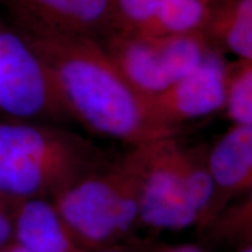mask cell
Listing matches in <instances>:
<instances>
[{"label":"cell","instance_id":"7c38bea8","mask_svg":"<svg viewBox=\"0 0 252 252\" xmlns=\"http://www.w3.org/2000/svg\"><path fill=\"white\" fill-rule=\"evenodd\" d=\"M206 245L243 249L252 244V187L198 231Z\"/></svg>","mask_w":252,"mask_h":252},{"label":"cell","instance_id":"277c9868","mask_svg":"<svg viewBox=\"0 0 252 252\" xmlns=\"http://www.w3.org/2000/svg\"><path fill=\"white\" fill-rule=\"evenodd\" d=\"M140 228L153 231L198 228L213 197L207 149L169 137L144 145Z\"/></svg>","mask_w":252,"mask_h":252},{"label":"cell","instance_id":"52a82bcc","mask_svg":"<svg viewBox=\"0 0 252 252\" xmlns=\"http://www.w3.org/2000/svg\"><path fill=\"white\" fill-rule=\"evenodd\" d=\"M229 63L213 47L194 69L161 93L149 97L156 121L178 132L185 123L198 121L224 110Z\"/></svg>","mask_w":252,"mask_h":252},{"label":"cell","instance_id":"ffe728a7","mask_svg":"<svg viewBox=\"0 0 252 252\" xmlns=\"http://www.w3.org/2000/svg\"><path fill=\"white\" fill-rule=\"evenodd\" d=\"M203 1L206 2L207 5H209L210 8H213V7H215V6L222 4V2H224L225 0H203Z\"/></svg>","mask_w":252,"mask_h":252},{"label":"cell","instance_id":"ac0fdd59","mask_svg":"<svg viewBox=\"0 0 252 252\" xmlns=\"http://www.w3.org/2000/svg\"><path fill=\"white\" fill-rule=\"evenodd\" d=\"M153 252H207L202 247L196 244H162L157 243Z\"/></svg>","mask_w":252,"mask_h":252},{"label":"cell","instance_id":"9c48e42d","mask_svg":"<svg viewBox=\"0 0 252 252\" xmlns=\"http://www.w3.org/2000/svg\"><path fill=\"white\" fill-rule=\"evenodd\" d=\"M213 197L197 231L252 187V125L232 124L207 149Z\"/></svg>","mask_w":252,"mask_h":252},{"label":"cell","instance_id":"e0dca14e","mask_svg":"<svg viewBox=\"0 0 252 252\" xmlns=\"http://www.w3.org/2000/svg\"><path fill=\"white\" fill-rule=\"evenodd\" d=\"M13 206L0 198V248L13 242Z\"/></svg>","mask_w":252,"mask_h":252},{"label":"cell","instance_id":"3957f363","mask_svg":"<svg viewBox=\"0 0 252 252\" xmlns=\"http://www.w3.org/2000/svg\"><path fill=\"white\" fill-rule=\"evenodd\" d=\"M144 145L130 147L108 165L69 186L53 203L84 251L122 243L140 228Z\"/></svg>","mask_w":252,"mask_h":252},{"label":"cell","instance_id":"44dd1931","mask_svg":"<svg viewBox=\"0 0 252 252\" xmlns=\"http://www.w3.org/2000/svg\"><path fill=\"white\" fill-rule=\"evenodd\" d=\"M239 252H252V244L250 245H247V247H244L243 249H241Z\"/></svg>","mask_w":252,"mask_h":252},{"label":"cell","instance_id":"7402d4cb","mask_svg":"<svg viewBox=\"0 0 252 252\" xmlns=\"http://www.w3.org/2000/svg\"><path fill=\"white\" fill-rule=\"evenodd\" d=\"M0 18H1V14H0Z\"/></svg>","mask_w":252,"mask_h":252},{"label":"cell","instance_id":"5bb4252c","mask_svg":"<svg viewBox=\"0 0 252 252\" xmlns=\"http://www.w3.org/2000/svg\"><path fill=\"white\" fill-rule=\"evenodd\" d=\"M232 124L252 125V62L229 63L224 110Z\"/></svg>","mask_w":252,"mask_h":252},{"label":"cell","instance_id":"4fadbf2b","mask_svg":"<svg viewBox=\"0 0 252 252\" xmlns=\"http://www.w3.org/2000/svg\"><path fill=\"white\" fill-rule=\"evenodd\" d=\"M210 13L203 0H158L156 35L204 33Z\"/></svg>","mask_w":252,"mask_h":252},{"label":"cell","instance_id":"5b68a950","mask_svg":"<svg viewBox=\"0 0 252 252\" xmlns=\"http://www.w3.org/2000/svg\"><path fill=\"white\" fill-rule=\"evenodd\" d=\"M99 42L130 86L147 98L184 77L214 47L204 33L137 35L116 32Z\"/></svg>","mask_w":252,"mask_h":252},{"label":"cell","instance_id":"9a60e30c","mask_svg":"<svg viewBox=\"0 0 252 252\" xmlns=\"http://www.w3.org/2000/svg\"><path fill=\"white\" fill-rule=\"evenodd\" d=\"M121 33L156 35L158 0H110Z\"/></svg>","mask_w":252,"mask_h":252},{"label":"cell","instance_id":"8992f818","mask_svg":"<svg viewBox=\"0 0 252 252\" xmlns=\"http://www.w3.org/2000/svg\"><path fill=\"white\" fill-rule=\"evenodd\" d=\"M0 117L70 122L52 75L27 40L0 18Z\"/></svg>","mask_w":252,"mask_h":252},{"label":"cell","instance_id":"d6986e66","mask_svg":"<svg viewBox=\"0 0 252 252\" xmlns=\"http://www.w3.org/2000/svg\"><path fill=\"white\" fill-rule=\"evenodd\" d=\"M0 252H30V251H27L26 249L20 247V245L14 243V242H11V243L5 245V247L0 248Z\"/></svg>","mask_w":252,"mask_h":252},{"label":"cell","instance_id":"7a4b0ae2","mask_svg":"<svg viewBox=\"0 0 252 252\" xmlns=\"http://www.w3.org/2000/svg\"><path fill=\"white\" fill-rule=\"evenodd\" d=\"M113 158L60 124L0 117V198H48Z\"/></svg>","mask_w":252,"mask_h":252},{"label":"cell","instance_id":"2e32d148","mask_svg":"<svg viewBox=\"0 0 252 252\" xmlns=\"http://www.w3.org/2000/svg\"><path fill=\"white\" fill-rule=\"evenodd\" d=\"M156 244L157 242L153 239L141 238L135 235L133 237L122 242V243L88 252H153Z\"/></svg>","mask_w":252,"mask_h":252},{"label":"cell","instance_id":"30bf717a","mask_svg":"<svg viewBox=\"0 0 252 252\" xmlns=\"http://www.w3.org/2000/svg\"><path fill=\"white\" fill-rule=\"evenodd\" d=\"M13 242L30 252L84 251L48 198H30L15 203L12 212Z\"/></svg>","mask_w":252,"mask_h":252},{"label":"cell","instance_id":"6da1fadb","mask_svg":"<svg viewBox=\"0 0 252 252\" xmlns=\"http://www.w3.org/2000/svg\"><path fill=\"white\" fill-rule=\"evenodd\" d=\"M14 30L48 68L70 121L128 147L178 135L154 119L147 97L130 86L99 41L42 28Z\"/></svg>","mask_w":252,"mask_h":252},{"label":"cell","instance_id":"8fae6325","mask_svg":"<svg viewBox=\"0 0 252 252\" xmlns=\"http://www.w3.org/2000/svg\"><path fill=\"white\" fill-rule=\"evenodd\" d=\"M204 34L223 54L252 62V0H225L213 7Z\"/></svg>","mask_w":252,"mask_h":252},{"label":"cell","instance_id":"ba28073f","mask_svg":"<svg viewBox=\"0 0 252 252\" xmlns=\"http://www.w3.org/2000/svg\"><path fill=\"white\" fill-rule=\"evenodd\" d=\"M0 14L14 28H42L97 41L118 32L110 0H0Z\"/></svg>","mask_w":252,"mask_h":252}]
</instances>
